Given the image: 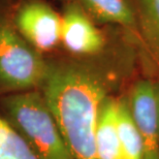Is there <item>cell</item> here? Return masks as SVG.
Listing matches in <instances>:
<instances>
[{
	"label": "cell",
	"mask_w": 159,
	"mask_h": 159,
	"mask_svg": "<svg viewBox=\"0 0 159 159\" xmlns=\"http://www.w3.org/2000/svg\"><path fill=\"white\" fill-rule=\"evenodd\" d=\"M40 90L75 159H99L96 123L104 98L122 88L139 64L131 34L118 28L99 55L74 57L59 51L47 57Z\"/></svg>",
	"instance_id": "obj_1"
},
{
	"label": "cell",
	"mask_w": 159,
	"mask_h": 159,
	"mask_svg": "<svg viewBox=\"0 0 159 159\" xmlns=\"http://www.w3.org/2000/svg\"><path fill=\"white\" fill-rule=\"evenodd\" d=\"M0 117L37 159H75L40 89L1 96Z\"/></svg>",
	"instance_id": "obj_2"
},
{
	"label": "cell",
	"mask_w": 159,
	"mask_h": 159,
	"mask_svg": "<svg viewBox=\"0 0 159 159\" xmlns=\"http://www.w3.org/2000/svg\"><path fill=\"white\" fill-rule=\"evenodd\" d=\"M16 0H0V97L40 89L48 59L26 43L14 23Z\"/></svg>",
	"instance_id": "obj_3"
},
{
	"label": "cell",
	"mask_w": 159,
	"mask_h": 159,
	"mask_svg": "<svg viewBox=\"0 0 159 159\" xmlns=\"http://www.w3.org/2000/svg\"><path fill=\"white\" fill-rule=\"evenodd\" d=\"M14 23L26 43L43 56L61 51V14L50 0H16Z\"/></svg>",
	"instance_id": "obj_4"
},
{
	"label": "cell",
	"mask_w": 159,
	"mask_h": 159,
	"mask_svg": "<svg viewBox=\"0 0 159 159\" xmlns=\"http://www.w3.org/2000/svg\"><path fill=\"white\" fill-rule=\"evenodd\" d=\"M61 51L74 57H91L104 52L113 41L115 32L98 25L72 2L61 4ZM113 27H111L112 29Z\"/></svg>",
	"instance_id": "obj_5"
},
{
	"label": "cell",
	"mask_w": 159,
	"mask_h": 159,
	"mask_svg": "<svg viewBox=\"0 0 159 159\" xmlns=\"http://www.w3.org/2000/svg\"><path fill=\"white\" fill-rule=\"evenodd\" d=\"M127 96L142 139L143 159H159L156 82L148 77L136 80L127 91Z\"/></svg>",
	"instance_id": "obj_6"
},
{
	"label": "cell",
	"mask_w": 159,
	"mask_h": 159,
	"mask_svg": "<svg viewBox=\"0 0 159 159\" xmlns=\"http://www.w3.org/2000/svg\"><path fill=\"white\" fill-rule=\"evenodd\" d=\"M134 8L138 32L134 43L139 65L149 77L159 81V0H130Z\"/></svg>",
	"instance_id": "obj_7"
},
{
	"label": "cell",
	"mask_w": 159,
	"mask_h": 159,
	"mask_svg": "<svg viewBox=\"0 0 159 159\" xmlns=\"http://www.w3.org/2000/svg\"><path fill=\"white\" fill-rule=\"evenodd\" d=\"M60 4L72 2L79 5L89 17L103 27L122 28L134 37L138 21L130 0H57Z\"/></svg>",
	"instance_id": "obj_8"
},
{
	"label": "cell",
	"mask_w": 159,
	"mask_h": 159,
	"mask_svg": "<svg viewBox=\"0 0 159 159\" xmlns=\"http://www.w3.org/2000/svg\"><path fill=\"white\" fill-rule=\"evenodd\" d=\"M118 97L113 94L100 104L96 123V147L99 159H122L118 130Z\"/></svg>",
	"instance_id": "obj_9"
},
{
	"label": "cell",
	"mask_w": 159,
	"mask_h": 159,
	"mask_svg": "<svg viewBox=\"0 0 159 159\" xmlns=\"http://www.w3.org/2000/svg\"><path fill=\"white\" fill-rule=\"evenodd\" d=\"M118 130L122 159H143V144L130 110L127 92L118 97Z\"/></svg>",
	"instance_id": "obj_10"
},
{
	"label": "cell",
	"mask_w": 159,
	"mask_h": 159,
	"mask_svg": "<svg viewBox=\"0 0 159 159\" xmlns=\"http://www.w3.org/2000/svg\"><path fill=\"white\" fill-rule=\"evenodd\" d=\"M0 159H37L24 139L0 117Z\"/></svg>",
	"instance_id": "obj_11"
},
{
	"label": "cell",
	"mask_w": 159,
	"mask_h": 159,
	"mask_svg": "<svg viewBox=\"0 0 159 159\" xmlns=\"http://www.w3.org/2000/svg\"><path fill=\"white\" fill-rule=\"evenodd\" d=\"M156 93H157V114H158V125H159V81H156Z\"/></svg>",
	"instance_id": "obj_12"
}]
</instances>
